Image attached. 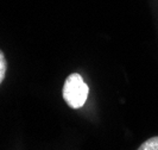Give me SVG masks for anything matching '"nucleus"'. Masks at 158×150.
Returning <instances> with one entry per match:
<instances>
[{"mask_svg":"<svg viewBox=\"0 0 158 150\" xmlns=\"http://www.w3.org/2000/svg\"><path fill=\"white\" fill-rule=\"evenodd\" d=\"M88 88L87 84L83 81L82 76L77 73L70 74L63 85V99L68 106L71 109H81L88 98Z\"/></svg>","mask_w":158,"mask_h":150,"instance_id":"obj_1","label":"nucleus"},{"mask_svg":"<svg viewBox=\"0 0 158 150\" xmlns=\"http://www.w3.org/2000/svg\"><path fill=\"white\" fill-rule=\"evenodd\" d=\"M137 150H158V136L149 138L148 141L140 144V147Z\"/></svg>","mask_w":158,"mask_h":150,"instance_id":"obj_2","label":"nucleus"},{"mask_svg":"<svg viewBox=\"0 0 158 150\" xmlns=\"http://www.w3.org/2000/svg\"><path fill=\"white\" fill-rule=\"evenodd\" d=\"M6 69H7V62H6V58H5L4 53L0 50V84L5 79Z\"/></svg>","mask_w":158,"mask_h":150,"instance_id":"obj_3","label":"nucleus"}]
</instances>
